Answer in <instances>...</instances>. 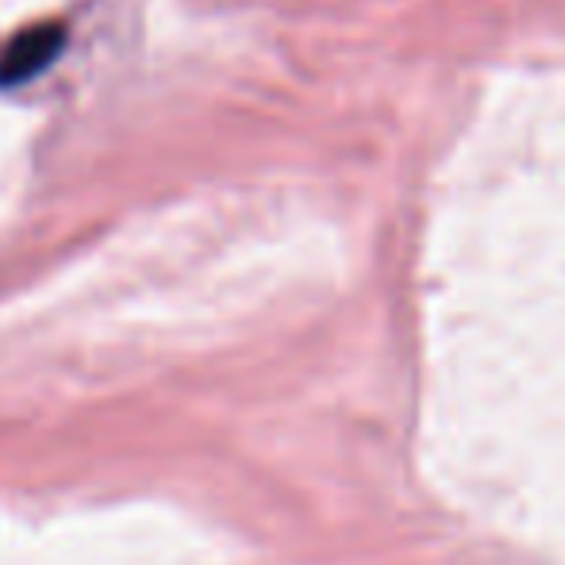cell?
I'll use <instances>...</instances> for the list:
<instances>
[{
  "label": "cell",
  "instance_id": "obj_1",
  "mask_svg": "<svg viewBox=\"0 0 565 565\" xmlns=\"http://www.w3.org/2000/svg\"><path fill=\"white\" fill-rule=\"evenodd\" d=\"M66 46V28L58 20L31 23V28L15 31L8 46L0 51V89H15V85L39 77Z\"/></svg>",
  "mask_w": 565,
  "mask_h": 565
}]
</instances>
